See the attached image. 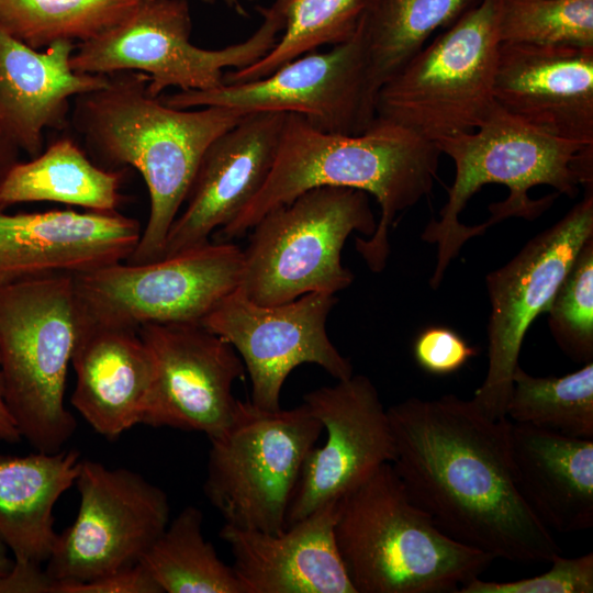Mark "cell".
I'll use <instances>...</instances> for the list:
<instances>
[{
	"label": "cell",
	"mask_w": 593,
	"mask_h": 593,
	"mask_svg": "<svg viewBox=\"0 0 593 593\" xmlns=\"http://www.w3.org/2000/svg\"><path fill=\"white\" fill-rule=\"evenodd\" d=\"M391 466L411 500L452 539L494 559L551 562L552 533L516 484L507 417L491 418L471 400L410 398L387 410Z\"/></svg>",
	"instance_id": "6da1fadb"
},
{
	"label": "cell",
	"mask_w": 593,
	"mask_h": 593,
	"mask_svg": "<svg viewBox=\"0 0 593 593\" xmlns=\"http://www.w3.org/2000/svg\"><path fill=\"white\" fill-rule=\"evenodd\" d=\"M436 146L454 161L455 179L440 219L429 221L421 236L437 246L433 289L471 237L508 217L535 220L552 204L557 194L534 200L533 187L574 198L580 186L593 184V144L548 133L497 103L479 127Z\"/></svg>",
	"instance_id": "7a4b0ae2"
},
{
	"label": "cell",
	"mask_w": 593,
	"mask_h": 593,
	"mask_svg": "<svg viewBox=\"0 0 593 593\" xmlns=\"http://www.w3.org/2000/svg\"><path fill=\"white\" fill-rule=\"evenodd\" d=\"M440 155L435 143L387 121L376 119L363 133L348 135L323 132L304 116L287 113L265 184L215 234L223 242L240 238L269 211L314 188L357 189L376 198L380 219L371 236L356 238V249L372 272H381L390 254V226L432 192Z\"/></svg>",
	"instance_id": "3957f363"
},
{
	"label": "cell",
	"mask_w": 593,
	"mask_h": 593,
	"mask_svg": "<svg viewBox=\"0 0 593 593\" xmlns=\"http://www.w3.org/2000/svg\"><path fill=\"white\" fill-rule=\"evenodd\" d=\"M108 76L105 86L75 98L74 125L102 163L131 166L142 175L149 216L126 262L156 261L205 149L248 113L224 107L172 108L148 91L150 79L143 72Z\"/></svg>",
	"instance_id": "277c9868"
},
{
	"label": "cell",
	"mask_w": 593,
	"mask_h": 593,
	"mask_svg": "<svg viewBox=\"0 0 593 593\" xmlns=\"http://www.w3.org/2000/svg\"><path fill=\"white\" fill-rule=\"evenodd\" d=\"M336 546L356 593H450L494 558L441 532L391 463L339 502Z\"/></svg>",
	"instance_id": "5b68a950"
},
{
	"label": "cell",
	"mask_w": 593,
	"mask_h": 593,
	"mask_svg": "<svg viewBox=\"0 0 593 593\" xmlns=\"http://www.w3.org/2000/svg\"><path fill=\"white\" fill-rule=\"evenodd\" d=\"M81 315L74 275L0 283V361L4 399L22 438L56 452L77 424L65 390Z\"/></svg>",
	"instance_id": "8992f818"
},
{
	"label": "cell",
	"mask_w": 593,
	"mask_h": 593,
	"mask_svg": "<svg viewBox=\"0 0 593 593\" xmlns=\"http://www.w3.org/2000/svg\"><path fill=\"white\" fill-rule=\"evenodd\" d=\"M368 193L340 187L307 190L265 214L247 233L239 289L253 302L273 305L304 294H335L354 281L342 264L351 233L373 234Z\"/></svg>",
	"instance_id": "52a82bcc"
},
{
	"label": "cell",
	"mask_w": 593,
	"mask_h": 593,
	"mask_svg": "<svg viewBox=\"0 0 593 593\" xmlns=\"http://www.w3.org/2000/svg\"><path fill=\"white\" fill-rule=\"evenodd\" d=\"M500 0H481L378 91L376 119L437 143L488 118L500 48Z\"/></svg>",
	"instance_id": "ba28073f"
},
{
	"label": "cell",
	"mask_w": 593,
	"mask_h": 593,
	"mask_svg": "<svg viewBox=\"0 0 593 593\" xmlns=\"http://www.w3.org/2000/svg\"><path fill=\"white\" fill-rule=\"evenodd\" d=\"M323 430L302 403L266 410L237 400L230 425L210 438L203 491L225 524L279 533L303 461Z\"/></svg>",
	"instance_id": "9c48e42d"
},
{
	"label": "cell",
	"mask_w": 593,
	"mask_h": 593,
	"mask_svg": "<svg viewBox=\"0 0 593 593\" xmlns=\"http://www.w3.org/2000/svg\"><path fill=\"white\" fill-rule=\"evenodd\" d=\"M259 11L262 22L248 38L205 49L190 41L188 0H143L118 24L79 43L70 65L80 74L143 72L149 77L147 88L155 97L170 87L214 89L224 85L226 68L247 67L276 45L284 22L272 5Z\"/></svg>",
	"instance_id": "30bf717a"
},
{
	"label": "cell",
	"mask_w": 593,
	"mask_h": 593,
	"mask_svg": "<svg viewBox=\"0 0 593 593\" xmlns=\"http://www.w3.org/2000/svg\"><path fill=\"white\" fill-rule=\"evenodd\" d=\"M243 249L231 242L156 261L115 262L74 275L82 320L138 329L148 323L201 324L242 279Z\"/></svg>",
	"instance_id": "8fae6325"
},
{
	"label": "cell",
	"mask_w": 593,
	"mask_h": 593,
	"mask_svg": "<svg viewBox=\"0 0 593 593\" xmlns=\"http://www.w3.org/2000/svg\"><path fill=\"white\" fill-rule=\"evenodd\" d=\"M377 94L366 47L356 30L331 49L301 55L260 79L210 90H180L160 99L178 109L298 113L323 132L355 135L374 122Z\"/></svg>",
	"instance_id": "7c38bea8"
},
{
	"label": "cell",
	"mask_w": 593,
	"mask_h": 593,
	"mask_svg": "<svg viewBox=\"0 0 593 593\" xmlns=\"http://www.w3.org/2000/svg\"><path fill=\"white\" fill-rule=\"evenodd\" d=\"M560 221L533 237L507 264L485 279L491 313L488 371L471 400L491 418L506 417V404L530 324L547 312L583 244L593 236V193Z\"/></svg>",
	"instance_id": "4fadbf2b"
},
{
	"label": "cell",
	"mask_w": 593,
	"mask_h": 593,
	"mask_svg": "<svg viewBox=\"0 0 593 593\" xmlns=\"http://www.w3.org/2000/svg\"><path fill=\"white\" fill-rule=\"evenodd\" d=\"M74 523L58 534L45 572L55 583L89 581L139 562L169 523L167 494L132 470L80 460Z\"/></svg>",
	"instance_id": "5bb4252c"
},
{
	"label": "cell",
	"mask_w": 593,
	"mask_h": 593,
	"mask_svg": "<svg viewBox=\"0 0 593 593\" xmlns=\"http://www.w3.org/2000/svg\"><path fill=\"white\" fill-rule=\"evenodd\" d=\"M336 302L335 294L312 292L290 302L260 305L237 288L201 325L240 356L250 378V402L278 410L286 379L302 363L317 365L337 380L353 376L350 360L333 345L326 331Z\"/></svg>",
	"instance_id": "9a60e30c"
},
{
	"label": "cell",
	"mask_w": 593,
	"mask_h": 593,
	"mask_svg": "<svg viewBox=\"0 0 593 593\" xmlns=\"http://www.w3.org/2000/svg\"><path fill=\"white\" fill-rule=\"evenodd\" d=\"M138 334L154 363L142 424L221 434L237 403L233 384L246 372L234 347L201 324L148 323Z\"/></svg>",
	"instance_id": "2e32d148"
},
{
	"label": "cell",
	"mask_w": 593,
	"mask_h": 593,
	"mask_svg": "<svg viewBox=\"0 0 593 593\" xmlns=\"http://www.w3.org/2000/svg\"><path fill=\"white\" fill-rule=\"evenodd\" d=\"M303 403L326 430V440L305 456L286 527L343 499L394 457L388 412L368 377L353 374L315 389Z\"/></svg>",
	"instance_id": "e0dca14e"
},
{
	"label": "cell",
	"mask_w": 593,
	"mask_h": 593,
	"mask_svg": "<svg viewBox=\"0 0 593 593\" xmlns=\"http://www.w3.org/2000/svg\"><path fill=\"white\" fill-rule=\"evenodd\" d=\"M286 114L248 113L209 145L184 208L169 228L161 258L209 243L257 195L272 169Z\"/></svg>",
	"instance_id": "ac0fdd59"
},
{
	"label": "cell",
	"mask_w": 593,
	"mask_h": 593,
	"mask_svg": "<svg viewBox=\"0 0 593 593\" xmlns=\"http://www.w3.org/2000/svg\"><path fill=\"white\" fill-rule=\"evenodd\" d=\"M141 235L139 222L118 211L0 210V283L126 261Z\"/></svg>",
	"instance_id": "d6986e66"
},
{
	"label": "cell",
	"mask_w": 593,
	"mask_h": 593,
	"mask_svg": "<svg viewBox=\"0 0 593 593\" xmlns=\"http://www.w3.org/2000/svg\"><path fill=\"white\" fill-rule=\"evenodd\" d=\"M493 94L538 128L593 144V46L502 42Z\"/></svg>",
	"instance_id": "ffe728a7"
},
{
	"label": "cell",
	"mask_w": 593,
	"mask_h": 593,
	"mask_svg": "<svg viewBox=\"0 0 593 593\" xmlns=\"http://www.w3.org/2000/svg\"><path fill=\"white\" fill-rule=\"evenodd\" d=\"M339 502H329L279 533L225 524L243 593H356L335 540Z\"/></svg>",
	"instance_id": "44dd1931"
},
{
	"label": "cell",
	"mask_w": 593,
	"mask_h": 593,
	"mask_svg": "<svg viewBox=\"0 0 593 593\" xmlns=\"http://www.w3.org/2000/svg\"><path fill=\"white\" fill-rule=\"evenodd\" d=\"M75 47L61 41L34 49L0 25V132L32 158L42 153L46 128L66 125L70 100L109 80L75 71Z\"/></svg>",
	"instance_id": "7402d4cb"
},
{
	"label": "cell",
	"mask_w": 593,
	"mask_h": 593,
	"mask_svg": "<svg viewBox=\"0 0 593 593\" xmlns=\"http://www.w3.org/2000/svg\"><path fill=\"white\" fill-rule=\"evenodd\" d=\"M70 365L71 404L97 433L113 439L142 424L154 363L138 329L81 317Z\"/></svg>",
	"instance_id": "603a6c76"
},
{
	"label": "cell",
	"mask_w": 593,
	"mask_h": 593,
	"mask_svg": "<svg viewBox=\"0 0 593 593\" xmlns=\"http://www.w3.org/2000/svg\"><path fill=\"white\" fill-rule=\"evenodd\" d=\"M511 450L518 490L548 529L593 526V439L512 422Z\"/></svg>",
	"instance_id": "cb8c5ba5"
},
{
	"label": "cell",
	"mask_w": 593,
	"mask_h": 593,
	"mask_svg": "<svg viewBox=\"0 0 593 593\" xmlns=\"http://www.w3.org/2000/svg\"><path fill=\"white\" fill-rule=\"evenodd\" d=\"M79 466L75 450L0 456V540L13 561L48 560L58 539L53 510L75 484Z\"/></svg>",
	"instance_id": "d4e9b609"
},
{
	"label": "cell",
	"mask_w": 593,
	"mask_h": 593,
	"mask_svg": "<svg viewBox=\"0 0 593 593\" xmlns=\"http://www.w3.org/2000/svg\"><path fill=\"white\" fill-rule=\"evenodd\" d=\"M121 170L93 164L68 137L27 163H15L0 180V210L26 202H57L112 212L122 201Z\"/></svg>",
	"instance_id": "484cf974"
},
{
	"label": "cell",
	"mask_w": 593,
	"mask_h": 593,
	"mask_svg": "<svg viewBox=\"0 0 593 593\" xmlns=\"http://www.w3.org/2000/svg\"><path fill=\"white\" fill-rule=\"evenodd\" d=\"M481 0H360L356 30L379 91L426 44Z\"/></svg>",
	"instance_id": "4316f807"
},
{
	"label": "cell",
	"mask_w": 593,
	"mask_h": 593,
	"mask_svg": "<svg viewBox=\"0 0 593 593\" xmlns=\"http://www.w3.org/2000/svg\"><path fill=\"white\" fill-rule=\"evenodd\" d=\"M200 508L186 506L143 555L139 563L161 592L243 593L232 566L217 556L202 533Z\"/></svg>",
	"instance_id": "83f0119b"
},
{
	"label": "cell",
	"mask_w": 593,
	"mask_h": 593,
	"mask_svg": "<svg viewBox=\"0 0 593 593\" xmlns=\"http://www.w3.org/2000/svg\"><path fill=\"white\" fill-rule=\"evenodd\" d=\"M143 0H0V25L34 49L61 41H90Z\"/></svg>",
	"instance_id": "f1b7e54d"
},
{
	"label": "cell",
	"mask_w": 593,
	"mask_h": 593,
	"mask_svg": "<svg viewBox=\"0 0 593 593\" xmlns=\"http://www.w3.org/2000/svg\"><path fill=\"white\" fill-rule=\"evenodd\" d=\"M506 417L561 435L593 439V362L562 377H535L518 365Z\"/></svg>",
	"instance_id": "f546056e"
},
{
	"label": "cell",
	"mask_w": 593,
	"mask_h": 593,
	"mask_svg": "<svg viewBox=\"0 0 593 593\" xmlns=\"http://www.w3.org/2000/svg\"><path fill=\"white\" fill-rule=\"evenodd\" d=\"M271 5L284 22L276 45L256 63L225 71L224 83L260 79L321 46L347 41L357 27L360 0H275Z\"/></svg>",
	"instance_id": "4dcf8cb0"
},
{
	"label": "cell",
	"mask_w": 593,
	"mask_h": 593,
	"mask_svg": "<svg viewBox=\"0 0 593 593\" xmlns=\"http://www.w3.org/2000/svg\"><path fill=\"white\" fill-rule=\"evenodd\" d=\"M505 43L593 46V0H500Z\"/></svg>",
	"instance_id": "1f68e13d"
},
{
	"label": "cell",
	"mask_w": 593,
	"mask_h": 593,
	"mask_svg": "<svg viewBox=\"0 0 593 593\" xmlns=\"http://www.w3.org/2000/svg\"><path fill=\"white\" fill-rule=\"evenodd\" d=\"M550 332L577 362L593 358V236L577 255L547 310Z\"/></svg>",
	"instance_id": "d6a6232c"
},
{
	"label": "cell",
	"mask_w": 593,
	"mask_h": 593,
	"mask_svg": "<svg viewBox=\"0 0 593 593\" xmlns=\"http://www.w3.org/2000/svg\"><path fill=\"white\" fill-rule=\"evenodd\" d=\"M549 571L510 582L484 581L479 578L463 584L457 593H592L593 553L578 558L556 556Z\"/></svg>",
	"instance_id": "836d02e7"
},
{
	"label": "cell",
	"mask_w": 593,
	"mask_h": 593,
	"mask_svg": "<svg viewBox=\"0 0 593 593\" xmlns=\"http://www.w3.org/2000/svg\"><path fill=\"white\" fill-rule=\"evenodd\" d=\"M413 355L425 371L444 376L459 370L477 355V349L447 327H428L415 339Z\"/></svg>",
	"instance_id": "e575fe53"
},
{
	"label": "cell",
	"mask_w": 593,
	"mask_h": 593,
	"mask_svg": "<svg viewBox=\"0 0 593 593\" xmlns=\"http://www.w3.org/2000/svg\"><path fill=\"white\" fill-rule=\"evenodd\" d=\"M53 593H163L147 570L139 563L105 575L74 583H55Z\"/></svg>",
	"instance_id": "d590c367"
},
{
	"label": "cell",
	"mask_w": 593,
	"mask_h": 593,
	"mask_svg": "<svg viewBox=\"0 0 593 593\" xmlns=\"http://www.w3.org/2000/svg\"><path fill=\"white\" fill-rule=\"evenodd\" d=\"M55 582L41 564L13 561L11 569L0 577V593H53Z\"/></svg>",
	"instance_id": "8d00e7d4"
},
{
	"label": "cell",
	"mask_w": 593,
	"mask_h": 593,
	"mask_svg": "<svg viewBox=\"0 0 593 593\" xmlns=\"http://www.w3.org/2000/svg\"><path fill=\"white\" fill-rule=\"evenodd\" d=\"M20 439H22V437L5 403L0 361V440L18 443Z\"/></svg>",
	"instance_id": "74e56055"
},
{
	"label": "cell",
	"mask_w": 593,
	"mask_h": 593,
	"mask_svg": "<svg viewBox=\"0 0 593 593\" xmlns=\"http://www.w3.org/2000/svg\"><path fill=\"white\" fill-rule=\"evenodd\" d=\"M18 150L19 148L0 132V180L16 163Z\"/></svg>",
	"instance_id": "f35d334b"
},
{
	"label": "cell",
	"mask_w": 593,
	"mask_h": 593,
	"mask_svg": "<svg viewBox=\"0 0 593 593\" xmlns=\"http://www.w3.org/2000/svg\"><path fill=\"white\" fill-rule=\"evenodd\" d=\"M12 564L13 560L9 556L8 547L0 540V577L10 570Z\"/></svg>",
	"instance_id": "ab89813d"
},
{
	"label": "cell",
	"mask_w": 593,
	"mask_h": 593,
	"mask_svg": "<svg viewBox=\"0 0 593 593\" xmlns=\"http://www.w3.org/2000/svg\"><path fill=\"white\" fill-rule=\"evenodd\" d=\"M201 1L206 2V3H214L216 0H201ZM222 1L225 2L227 5L233 7L237 9L238 11H240V5H239L238 0H222Z\"/></svg>",
	"instance_id": "60d3db41"
},
{
	"label": "cell",
	"mask_w": 593,
	"mask_h": 593,
	"mask_svg": "<svg viewBox=\"0 0 593 593\" xmlns=\"http://www.w3.org/2000/svg\"><path fill=\"white\" fill-rule=\"evenodd\" d=\"M250 1H254V0H250Z\"/></svg>",
	"instance_id": "b9f144b4"
}]
</instances>
